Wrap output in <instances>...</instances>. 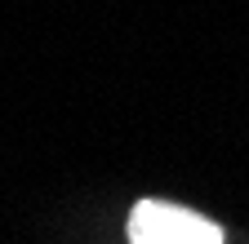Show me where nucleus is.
I'll use <instances>...</instances> for the list:
<instances>
[{
    "mask_svg": "<svg viewBox=\"0 0 249 244\" xmlns=\"http://www.w3.org/2000/svg\"><path fill=\"white\" fill-rule=\"evenodd\" d=\"M124 231H129V244H223L218 222L165 200H138L129 209Z\"/></svg>",
    "mask_w": 249,
    "mask_h": 244,
    "instance_id": "f257e3e1",
    "label": "nucleus"
}]
</instances>
